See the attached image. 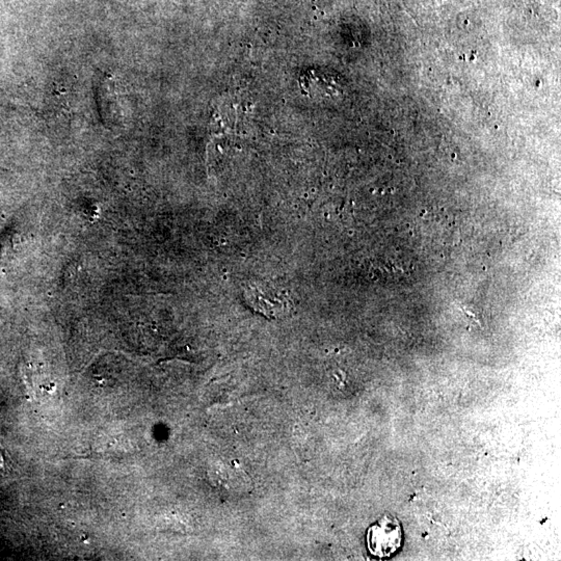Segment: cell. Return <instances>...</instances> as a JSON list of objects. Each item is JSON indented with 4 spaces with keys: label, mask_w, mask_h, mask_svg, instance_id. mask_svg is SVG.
<instances>
[{
    "label": "cell",
    "mask_w": 561,
    "mask_h": 561,
    "mask_svg": "<svg viewBox=\"0 0 561 561\" xmlns=\"http://www.w3.org/2000/svg\"><path fill=\"white\" fill-rule=\"evenodd\" d=\"M401 522L392 516H383L367 532V547L371 555L379 559L393 556L403 544Z\"/></svg>",
    "instance_id": "obj_1"
}]
</instances>
